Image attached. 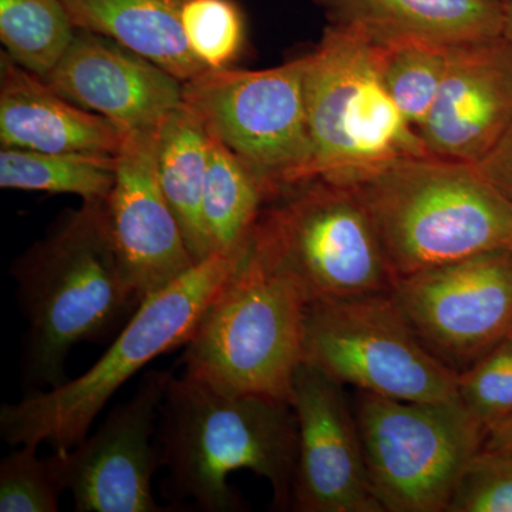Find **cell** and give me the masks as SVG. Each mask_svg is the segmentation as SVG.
<instances>
[{
  "label": "cell",
  "mask_w": 512,
  "mask_h": 512,
  "mask_svg": "<svg viewBox=\"0 0 512 512\" xmlns=\"http://www.w3.org/2000/svg\"><path fill=\"white\" fill-rule=\"evenodd\" d=\"M10 274L28 323L23 380L35 390L67 382L70 350L111 342L144 301L114 244L106 201L64 211Z\"/></svg>",
  "instance_id": "6da1fadb"
},
{
  "label": "cell",
  "mask_w": 512,
  "mask_h": 512,
  "mask_svg": "<svg viewBox=\"0 0 512 512\" xmlns=\"http://www.w3.org/2000/svg\"><path fill=\"white\" fill-rule=\"evenodd\" d=\"M158 444L174 503L191 500L205 512L244 511L228 476L249 470L269 481L279 510L292 507L298 424L289 403L173 375L161 403Z\"/></svg>",
  "instance_id": "7a4b0ae2"
},
{
  "label": "cell",
  "mask_w": 512,
  "mask_h": 512,
  "mask_svg": "<svg viewBox=\"0 0 512 512\" xmlns=\"http://www.w3.org/2000/svg\"><path fill=\"white\" fill-rule=\"evenodd\" d=\"M397 279L494 249H512V198L477 164L424 156L348 184Z\"/></svg>",
  "instance_id": "3957f363"
},
{
  "label": "cell",
  "mask_w": 512,
  "mask_h": 512,
  "mask_svg": "<svg viewBox=\"0 0 512 512\" xmlns=\"http://www.w3.org/2000/svg\"><path fill=\"white\" fill-rule=\"evenodd\" d=\"M249 249V248H248ZM247 251L215 252L163 291L147 296L89 370L0 409V436L12 447L46 443L67 451L89 436L111 397L156 357L188 342L202 313Z\"/></svg>",
  "instance_id": "277c9868"
},
{
  "label": "cell",
  "mask_w": 512,
  "mask_h": 512,
  "mask_svg": "<svg viewBox=\"0 0 512 512\" xmlns=\"http://www.w3.org/2000/svg\"><path fill=\"white\" fill-rule=\"evenodd\" d=\"M312 157L306 180L350 184L397 161L430 156L383 82L380 46L353 26L329 25L306 69Z\"/></svg>",
  "instance_id": "5b68a950"
},
{
  "label": "cell",
  "mask_w": 512,
  "mask_h": 512,
  "mask_svg": "<svg viewBox=\"0 0 512 512\" xmlns=\"http://www.w3.org/2000/svg\"><path fill=\"white\" fill-rule=\"evenodd\" d=\"M305 309L296 286L249 247L185 343L184 375L222 392L291 402Z\"/></svg>",
  "instance_id": "8992f818"
},
{
  "label": "cell",
  "mask_w": 512,
  "mask_h": 512,
  "mask_svg": "<svg viewBox=\"0 0 512 512\" xmlns=\"http://www.w3.org/2000/svg\"><path fill=\"white\" fill-rule=\"evenodd\" d=\"M251 248L309 303L392 292L397 278L375 225L348 184L313 178L262 208Z\"/></svg>",
  "instance_id": "52a82bcc"
},
{
  "label": "cell",
  "mask_w": 512,
  "mask_h": 512,
  "mask_svg": "<svg viewBox=\"0 0 512 512\" xmlns=\"http://www.w3.org/2000/svg\"><path fill=\"white\" fill-rule=\"evenodd\" d=\"M303 362L360 392L404 402L458 400V373L421 342L392 292L306 305Z\"/></svg>",
  "instance_id": "ba28073f"
},
{
  "label": "cell",
  "mask_w": 512,
  "mask_h": 512,
  "mask_svg": "<svg viewBox=\"0 0 512 512\" xmlns=\"http://www.w3.org/2000/svg\"><path fill=\"white\" fill-rule=\"evenodd\" d=\"M370 484L384 511L444 512L487 429L463 403L362 392L355 406Z\"/></svg>",
  "instance_id": "9c48e42d"
},
{
  "label": "cell",
  "mask_w": 512,
  "mask_h": 512,
  "mask_svg": "<svg viewBox=\"0 0 512 512\" xmlns=\"http://www.w3.org/2000/svg\"><path fill=\"white\" fill-rule=\"evenodd\" d=\"M308 55L262 70L208 69L184 83V103L264 183L269 200L306 180L311 164Z\"/></svg>",
  "instance_id": "30bf717a"
},
{
  "label": "cell",
  "mask_w": 512,
  "mask_h": 512,
  "mask_svg": "<svg viewBox=\"0 0 512 512\" xmlns=\"http://www.w3.org/2000/svg\"><path fill=\"white\" fill-rule=\"evenodd\" d=\"M392 296L444 363L473 365L512 325V249H494L397 279Z\"/></svg>",
  "instance_id": "8fae6325"
},
{
  "label": "cell",
  "mask_w": 512,
  "mask_h": 512,
  "mask_svg": "<svg viewBox=\"0 0 512 512\" xmlns=\"http://www.w3.org/2000/svg\"><path fill=\"white\" fill-rule=\"evenodd\" d=\"M171 372H148L130 400L114 407L93 436L50 460L79 512H161L153 477L163 467L154 446Z\"/></svg>",
  "instance_id": "7c38bea8"
},
{
  "label": "cell",
  "mask_w": 512,
  "mask_h": 512,
  "mask_svg": "<svg viewBox=\"0 0 512 512\" xmlns=\"http://www.w3.org/2000/svg\"><path fill=\"white\" fill-rule=\"evenodd\" d=\"M289 403L298 424L292 507L302 512H383L343 384L303 362Z\"/></svg>",
  "instance_id": "4fadbf2b"
},
{
  "label": "cell",
  "mask_w": 512,
  "mask_h": 512,
  "mask_svg": "<svg viewBox=\"0 0 512 512\" xmlns=\"http://www.w3.org/2000/svg\"><path fill=\"white\" fill-rule=\"evenodd\" d=\"M160 127L127 133L106 200L114 244L143 299L197 265L158 181Z\"/></svg>",
  "instance_id": "5bb4252c"
},
{
  "label": "cell",
  "mask_w": 512,
  "mask_h": 512,
  "mask_svg": "<svg viewBox=\"0 0 512 512\" xmlns=\"http://www.w3.org/2000/svg\"><path fill=\"white\" fill-rule=\"evenodd\" d=\"M512 123V47L504 36L451 46L439 96L419 128L427 153L478 164Z\"/></svg>",
  "instance_id": "9a60e30c"
},
{
  "label": "cell",
  "mask_w": 512,
  "mask_h": 512,
  "mask_svg": "<svg viewBox=\"0 0 512 512\" xmlns=\"http://www.w3.org/2000/svg\"><path fill=\"white\" fill-rule=\"evenodd\" d=\"M67 100L106 117L124 133L158 128L184 103V83L160 66L96 33L77 30L45 77Z\"/></svg>",
  "instance_id": "2e32d148"
},
{
  "label": "cell",
  "mask_w": 512,
  "mask_h": 512,
  "mask_svg": "<svg viewBox=\"0 0 512 512\" xmlns=\"http://www.w3.org/2000/svg\"><path fill=\"white\" fill-rule=\"evenodd\" d=\"M127 133L0 53V143L45 153L117 156Z\"/></svg>",
  "instance_id": "e0dca14e"
},
{
  "label": "cell",
  "mask_w": 512,
  "mask_h": 512,
  "mask_svg": "<svg viewBox=\"0 0 512 512\" xmlns=\"http://www.w3.org/2000/svg\"><path fill=\"white\" fill-rule=\"evenodd\" d=\"M330 25L362 29L375 42L457 46L503 36L504 0H316Z\"/></svg>",
  "instance_id": "ac0fdd59"
},
{
  "label": "cell",
  "mask_w": 512,
  "mask_h": 512,
  "mask_svg": "<svg viewBox=\"0 0 512 512\" xmlns=\"http://www.w3.org/2000/svg\"><path fill=\"white\" fill-rule=\"evenodd\" d=\"M77 30L109 37L183 83L208 70L181 25L185 0H63Z\"/></svg>",
  "instance_id": "d6986e66"
},
{
  "label": "cell",
  "mask_w": 512,
  "mask_h": 512,
  "mask_svg": "<svg viewBox=\"0 0 512 512\" xmlns=\"http://www.w3.org/2000/svg\"><path fill=\"white\" fill-rule=\"evenodd\" d=\"M210 154V133L198 114L181 104L158 133L157 174L165 200L183 229L195 262L212 255L202 218V195Z\"/></svg>",
  "instance_id": "ffe728a7"
},
{
  "label": "cell",
  "mask_w": 512,
  "mask_h": 512,
  "mask_svg": "<svg viewBox=\"0 0 512 512\" xmlns=\"http://www.w3.org/2000/svg\"><path fill=\"white\" fill-rule=\"evenodd\" d=\"M268 201L269 192L254 171L210 133L202 218L212 254L247 251Z\"/></svg>",
  "instance_id": "44dd1931"
},
{
  "label": "cell",
  "mask_w": 512,
  "mask_h": 512,
  "mask_svg": "<svg viewBox=\"0 0 512 512\" xmlns=\"http://www.w3.org/2000/svg\"><path fill=\"white\" fill-rule=\"evenodd\" d=\"M116 168L117 156L2 147L0 187L106 201L116 184Z\"/></svg>",
  "instance_id": "7402d4cb"
},
{
  "label": "cell",
  "mask_w": 512,
  "mask_h": 512,
  "mask_svg": "<svg viewBox=\"0 0 512 512\" xmlns=\"http://www.w3.org/2000/svg\"><path fill=\"white\" fill-rule=\"evenodd\" d=\"M74 35L63 0H0L3 52L42 79L55 69Z\"/></svg>",
  "instance_id": "603a6c76"
},
{
  "label": "cell",
  "mask_w": 512,
  "mask_h": 512,
  "mask_svg": "<svg viewBox=\"0 0 512 512\" xmlns=\"http://www.w3.org/2000/svg\"><path fill=\"white\" fill-rule=\"evenodd\" d=\"M379 46L383 82L403 116L419 131L439 96L451 46L407 39Z\"/></svg>",
  "instance_id": "cb8c5ba5"
},
{
  "label": "cell",
  "mask_w": 512,
  "mask_h": 512,
  "mask_svg": "<svg viewBox=\"0 0 512 512\" xmlns=\"http://www.w3.org/2000/svg\"><path fill=\"white\" fill-rule=\"evenodd\" d=\"M181 25L191 52L207 69H225L245 43V20L234 0H185Z\"/></svg>",
  "instance_id": "d4e9b609"
},
{
  "label": "cell",
  "mask_w": 512,
  "mask_h": 512,
  "mask_svg": "<svg viewBox=\"0 0 512 512\" xmlns=\"http://www.w3.org/2000/svg\"><path fill=\"white\" fill-rule=\"evenodd\" d=\"M35 444H22L0 463V511L56 512L64 488L50 457Z\"/></svg>",
  "instance_id": "484cf974"
},
{
  "label": "cell",
  "mask_w": 512,
  "mask_h": 512,
  "mask_svg": "<svg viewBox=\"0 0 512 512\" xmlns=\"http://www.w3.org/2000/svg\"><path fill=\"white\" fill-rule=\"evenodd\" d=\"M457 393L468 413L487 430L512 416V340L505 338L458 373Z\"/></svg>",
  "instance_id": "4316f807"
},
{
  "label": "cell",
  "mask_w": 512,
  "mask_h": 512,
  "mask_svg": "<svg viewBox=\"0 0 512 512\" xmlns=\"http://www.w3.org/2000/svg\"><path fill=\"white\" fill-rule=\"evenodd\" d=\"M446 512H512V457L481 448L461 471Z\"/></svg>",
  "instance_id": "83f0119b"
},
{
  "label": "cell",
  "mask_w": 512,
  "mask_h": 512,
  "mask_svg": "<svg viewBox=\"0 0 512 512\" xmlns=\"http://www.w3.org/2000/svg\"><path fill=\"white\" fill-rule=\"evenodd\" d=\"M477 167L491 184L512 198V123Z\"/></svg>",
  "instance_id": "f1b7e54d"
},
{
  "label": "cell",
  "mask_w": 512,
  "mask_h": 512,
  "mask_svg": "<svg viewBox=\"0 0 512 512\" xmlns=\"http://www.w3.org/2000/svg\"><path fill=\"white\" fill-rule=\"evenodd\" d=\"M483 450L512 457V416L498 421L487 430Z\"/></svg>",
  "instance_id": "f546056e"
},
{
  "label": "cell",
  "mask_w": 512,
  "mask_h": 512,
  "mask_svg": "<svg viewBox=\"0 0 512 512\" xmlns=\"http://www.w3.org/2000/svg\"><path fill=\"white\" fill-rule=\"evenodd\" d=\"M503 36L512 47V0H504Z\"/></svg>",
  "instance_id": "4dcf8cb0"
},
{
  "label": "cell",
  "mask_w": 512,
  "mask_h": 512,
  "mask_svg": "<svg viewBox=\"0 0 512 512\" xmlns=\"http://www.w3.org/2000/svg\"><path fill=\"white\" fill-rule=\"evenodd\" d=\"M507 338L512 340V325H511L510 332H508Z\"/></svg>",
  "instance_id": "1f68e13d"
}]
</instances>
